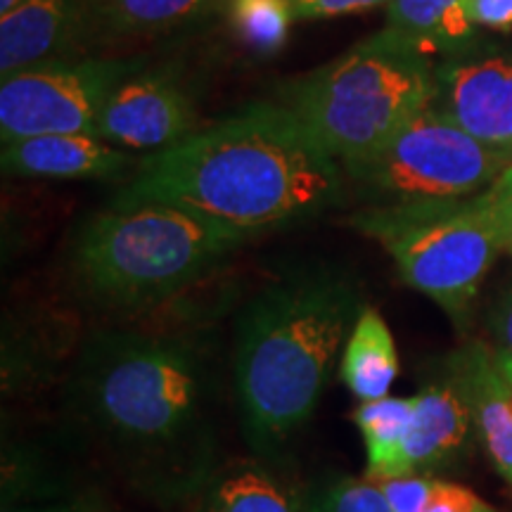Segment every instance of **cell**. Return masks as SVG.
<instances>
[{
  "mask_svg": "<svg viewBox=\"0 0 512 512\" xmlns=\"http://www.w3.org/2000/svg\"><path fill=\"white\" fill-rule=\"evenodd\" d=\"M373 482L380 486L384 501L394 512H427L437 489V479L430 475H399Z\"/></svg>",
  "mask_w": 512,
  "mask_h": 512,
  "instance_id": "obj_22",
  "label": "cell"
},
{
  "mask_svg": "<svg viewBox=\"0 0 512 512\" xmlns=\"http://www.w3.org/2000/svg\"><path fill=\"white\" fill-rule=\"evenodd\" d=\"M228 0H86L91 53L174 34L226 10Z\"/></svg>",
  "mask_w": 512,
  "mask_h": 512,
  "instance_id": "obj_13",
  "label": "cell"
},
{
  "mask_svg": "<svg viewBox=\"0 0 512 512\" xmlns=\"http://www.w3.org/2000/svg\"><path fill=\"white\" fill-rule=\"evenodd\" d=\"M19 3H22V0H0V15H3V12L12 10V8H15V5H19Z\"/></svg>",
  "mask_w": 512,
  "mask_h": 512,
  "instance_id": "obj_29",
  "label": "cell"
},
{
  "mask_svg": "<svg viewBox=\"0 0 512 512\" xmlns=\"http://www.w3.org/2000/svg\"><path fill=\"white\" fill-rule=\"evenodd\" d=\"M150 57H98L38 64L0 83V140L46 133H93L114 88Z\"/></svg>",
  "mask_w": 512,
  "mask_h": 512,
  "instance_id": "obj_8",
  "label": "cell"
},
{
  "mask_svg": "<svg viewBox=\"0 0 512 512\" xmlns=\"http://www.w3.org/2000/svg\"><path fill=\"white\" fill-rule=\"evenodd\" d=\"M415 401L403 396L361 403L354 413V422L366 446V477L384 479L406 475L403 448L411 432Z\"/></svg>",
  "mask_w": 512,
  "mask_h": 512,
  "instance_id": "obj_19",
  "label": "cell"
},
{
  "mask_svg": "<svg viewBox=\"0 0 512 512\" xmlns=\"http://www.w3.org/2000/svg\"><path fill=\"white\" fill-rule=\"evenodd\" d=\"M342 164L278 102H252L140 157L112 204H169L247 235L311 221L344 200Z\"/></svg>",
  "mask_w": 512,
  "mask_h": 512,
  "instance_id": "obj_2",
  "label": "cell"
},
{
  "mask_svg": "<svg viewBox=\"0 0 512 512\" xmlns=\"http://www.w3.org/2000/svg\"><path fill=\"white\" fill-rule=\"evenodd\" d=\"M453 382L463 392L472 420L496 470L512 484V406L498 375L494 349L472 344L451 361Z\"/></svg>",
  "mask_w": 512,
  "mask_h": 512,
  "instance_id": "obj_15",
  "label": "cell"
},
{
  "mask_svg": "<svg viewBox=\"0 0 512 512\" xmlns=\"http://www.w3.org/2000/svg\"><path fill=\"white\" fill-rule=\"evenodd\" d=\"M392 0H290L294 22H318V19H337L368 12Z\"/></svg>",
  "mask_w": 512,
  "mask_h": 512,
  "instance_id": "obj_23",
  "label": "cell"
},
{
  "mask_svg": "<svg viewBox=\"0 0 512 512\" xmlns=\"http://www.w3.org/2000/svg\"><path fill=\"white\" fill-rule=\"evenodd\" d=\"M83 55H93L86 0H22L0 15V79Z\"/></svg>",
  "mask_w": 512,
  "mask_h": 512,
  "instance_id": "obj_11",
  "label": "cell"
},
{
  "mask_svg": "<svg viewBox=\"0 0 512 512\" xmlns=\"http://www.w3.org/2000/svg\"><path fill=\"white\" fill-rule=\"evenodd\" d=\"M72 401L121 475L157 503L197 498L221 467L214 366L197 337L95 332L76 358Z\"/></svg>",
  "mask_w": 512,
  "mask_h": 512,
  "instance_id": "obj_1",
  "label": "cell"
},
{
  "mask_svg": "<svg viewBox=\"0 0 512 512\" xmlns=\"http://www.w3.org/2000/svg\"><path fill=\"white\" fill-rule=\"evenodd\" d=\"M197 512H304L299 494H290L266 467L233 463L211 475L197 494Z\"/></svg>",
  "mask_w": 512,
  "mask_h": 512,
  "instance_id": "obj_18",
  "label": "cell"
},
{
  "mask_svg": "<svg viewBox=\"0 0 512 512\" xmlns=\"http://www.w3.org/2000/svg\"><path fill=\"white\" fill-rule=\"evenodd\" d=\"M413 401L415 411L403 448V465L406 475H430L434 467L451 463L463 451L475 420L453 377L448 382L427 384Z\"/></svg>",
  "mask_w": 512,
  "mask_h": 512,
  "instance_id": "obj_14",
  "label": "cell"
},
{
  "mask_svg": "<svg viewBox=\"0 0 512 512\" xmlns=\"http://www.w3.org/2000/svg\"><path fill=\"white\" fill-rule=\"evenodd\" d=\"M223 15L238 43L256 57H273L290 41V0H228Z\"/></svg>",
  "mask_w": 512,
  "mask_h": 512,
  "instance_id": "obj_20",
  "label": "cell"
},
{
  "mask_svg": "<svg viewBox=\"0 0 512 512\" xmlns=\"http://www.w3.org/2000/svg\"><path fill=\"white\" fill-rule=\"evenodd\" d=\"M91 512H105V508H102L98 498H93V505H91Z\"/></svg>",
  "mask_w": 512,
  "mask_h": 512,
  "instance_id": "obj_30",
  "label": "cell"
},
{
  "mask_svg": "<svg viewBox=\"0 0 512 512\" xmlns=\"http://www.w3.org/2000/svg\"><path fill=\"white\" fill-rule=\"evenodd\" d=\"M93 498H53V501L36 503H10L3 505V512H91Z\"/></svg>",
  "mask_w": 512,
  "mask_h": 512,
  "instance_id": "obj_26",
  "label": "cell"
},
{
  "mask_svg": "<svg viewBox=\"0 0 512 512\" xmlns=\"http://www.w3.org/2000/svg\"><path fill=\"white\" fill-rule=\"evenodd\" d=\"M304 512H394L380 486L363 477H328L299 494Z\"/></svg>",
  "mask_w": 512,
  "mask_h": 512,
  "instance_id": "obj_21",
  "label": "cell"
},
{
  "mask_svg": "<svg viewBox=\"0 0 512 512\" xmlns=\"http://www.w3.org/2000/svg\"><path fill=\"white\" fill-rule=\"evenodd\" d=\"M399 377V354L387 320L375 306H363L339 356V380L361 403L389 396Z\"/></svg>",
  "mask_w": 512,
  "mask_h": 512,
  "instance_id": "obj_16",
  "label": "cell"
},
{
  "mask_svg": "<svg viewBox=\"0 0 512 512\" xmlns=\"http://www.w3.org/2000/svg\"><path fill=\"white\" fill-rule=\"evenodd\" d=\"M195 95L174 67L138 69L114 88L95 136L133 152H162L197 131Z\"/></svg>",
  "mask_w": 512,
  "mask_h": 512,
  "instance_id": "obj_9",
  "label": "cell"
},
{
  "mask_svg": "<svg viewBox=\"0 0 512 512\" xmlns=\"http://www.w3.org/2000/svg\"><path fill=\"white\" fill-rule=\"evenodd\" d=\"M434 67L430 55L384 27L323 67L280 83L275 102L339 164H349L430 105Z\"/></svg>",
  "mask_w": 512,
  "mask_h": 512,
  "instance_id": "obj_5",
  "label": "cell"
},
{
  "mask_svg": "<svg viewBox=\"0 0 512 512\" xmlns=\"http://www.w3.org/2000/svg\"><path fill=\"white\" fill-rule=\"evenodd\" d=\"M463 8L475 27L498 34L512 31V0H463Z\"/></svg>",
  "mask_w": 512,
  "mask_h": 512,
  "instance_id": "obj_25",
  "label": "cell"
},
{
  "mask_svg": "<svg viewBox=\"0 0 512 512\" xmlns=\"http://www.w3.org/2000/svg\"><path fill=\"white\" fill-rule=\"evenodd\" d=\"M494 356H496L498 375H501V380H503L505 396H508V401L512 406V354H510V351H503V349L496 347Z\"/></svg>",
  "mask_w": 512,
  "mask_h": 512,
  "instance_id": "obj_28",
  "label": "cell"
},
{
  "mask_svg": "<svg viewBox=\"0 0 512 512\" xmlns=\"http://www.w3.org/2000/svg\"><path fill=\"white\" fill-rule=\"evenodd\" d=\"M427 512H501L484 498H479L475 491L467 486L444 482L437 479V489H434L432 503Z\"/></svg>",
  "mask_w": 512,
  "mask_h": 512,
  "instance_id": "obj_24",
  "label": "cell"
},
{
  "mask_svg": "<svg viewBox=\"0 0 512 512\" xmlns=\"http://www.w3.org/2000/svg\"><path fill=\"white\" fill-rule=\"evenodd\" d=\"M387 27L425 55H463L477 41L463 0H392Z\"/></svg>",
  "mask_w": 512,
  "mask_h": 512,
  "instance_id": "obj_17",
  "label": "cell"
},
{
  "mask_svg": "<svg viewBox=\"0 0 512 512\" xmlns=\"http://www.w3.org/2000/svg\"><path fill=\"white\" fill-rule=\"evenodd\" d=\"M508 249H510V252H512V238H510V247H508Z\"/></svg>",
  "mask_w": 512,
  "mask_h": 512,
  "instance_id": "obj_31",
  "label": "cell"
},
{
  "mask_svg": "<svg viewBox=\"0 0 512 512\" xmlns=\"http://www.w3.org/2000/svg\"><path fill=\"white\" fill-rule=\"evenodd\" d=\"M430 107L472 138L512 150V57L463 53L437 64Z\"/></svg>",
  "mask_w": 512,
  "mask_h": 512,
  "instance_id": "obj_10",
  "label": "cell"
},
{
  "mask_svg": "<svg viewBox=\"0 0 512 512\" xmlns=\"http://www.w3.org/2000/svg\"><path fill=\"white\" fill-rule=\"evenodd\" d=\"M361 311L358 287L332 268L285 275L240 311L233 387L254 453L271 456L309 422Z\"/></svg>",
  "mask_w": 512,
  "mask_h": 512,
  "instance_id": "obj_3",
  "label": "cell"
},
{
  "mask_svg": "<svg viewBox=\"0 0 512 512\" xmlns=\"http://www.w3.org/2000/svg\"><path fill=\"white\" fill-rule=\"evenodd\" d=\"M491 328H494L498 349L512 354V287H508L503 297L498 299L494 316H491Z\"/></svg>",
  "mask_w": 512,
  "mask_h": 512,
  "instance_id": "obj_27",
  "label": "cell"
},
{
  "mask_svg": "<svg viewBox=\"0 0 512 512\" xmlns=\"http://www.w3.org/2000/svg\"><path fill=\"white\" fill-rule=\"evenodd\" d=\"M349 226L392 256L401 280L465 325L479 285L512 238V164L470 200L363 207Z\"/></svg>",
  "mask_w": 512,
  "mask_h": 512,
  "instance_id": "obj_6",
  "label": "cell"
},
{
  "mask_svg": "<svg viewBox=\"0 0 512 512\" xmlns=\"http://www.w3.org/2000/svg\"><path fill=\"white\" fill-rule=\"evenodd\" d=\"M512 164V150L486 145L430 105L377 150L342 164L363 207H413L470 200Z\"/></svg>",
  "mask_w": 512,
  "mask_h": 512,
  "instance_id": "obj_7",
  "label": "cell"
},
{
  "mask_svg": "<svg viewBox=\"0 0 512 512\" xmlns=\"http://www.w3.org/2000/svg\"><path fill=\"white\" fill-rule=\"evenodd\" d=\"M247 235L169 204H110L76 233L72 271L102 309L136 313L183 292Z\"/></svg>",
  "mask_w": 512,
  "mask_h": 512,
  "instance_id": "obj_4",
  "label": "cell"
},
{
  "mask_svg": "<svg viewBox=\"0 0 512 512\" xmlns=\"http://www.w3.org/2000/svg\"><path fill=\"white\" fill-rule=\"evenodd\" d=\"M0 164L8 176L57 181H131L140 157L93 133H46L3 143Z\"/></svg>",
  "mask_w": 512,
  "mask_h": 512,
  "instance_id": "obj_12",
  "label": "cell"
}]
</instances>
